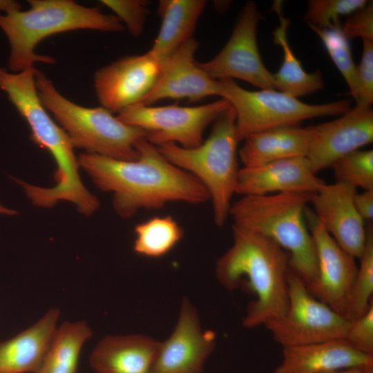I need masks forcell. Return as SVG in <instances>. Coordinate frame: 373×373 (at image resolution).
I'll use <instances>...</instances> for the list:
<instances>
[{"instance_id": "obj_1", "label": "cell", "mask_w": 373, "mask_h": 373, "mask_svg": "<svg viewBox=\"0 0 373 373\" xmlns=\"http://www.w3.org/2000/svg\"><path fill=\"white\" fill-rule=\"evenodd\" d=\"M136 160L81 153L77 160L96 186L113 194V207L122 218L139 210L158 209L170 202L202 204L210 200L204 186L191 174L168 161L145 138L135 144Z\"/></svg>"}, {"instance_id": "obj_2", "label": "cell", "mask_w": 373, "mask_h": 373, "mask_svg": "<svg viewBox=\"0 0 373 373\" xmlns=\"http://www.w3.org/2000/svg\"><path fill=\"white\" fill-rule=\"evenodd\" d=\"M34 70L32 67L14 74L0 67V89L28 124L32 141L54 158L57 184L52 188H43L14 179L35 205L52 207L58 201L66 200L75 204L81 213L91 215L99 202L80 178L78 160L69 137L50 117L39 98Z\"/></svg>"}, {"instance_id": "obj_3", "label": "cell", "mask_w": 373, "mask_h": 373, "mask_svg": "<svg viewBox=\"0 0 373 373\" xmlns=\"http://www.w3.org/2000/svg\"><path fill=\"white\" fill-rule=\"evenodd\" d=\"M231 247L217 260L216 276L225 289L240 285L256 298L247 306L242 325L253 328L282 318L288 307L289 254L271 239L235 225Z\"/></svg>"}, {"instance_id": "obj_4", "label": "cell", "mask_w": 373, "mask_h": 373, "mask_svg": "<svg viewBox=\"0 0 373 373\" xmlns=\"http://www.w3.org/2000/svg\"><path fill=\"white\" fill-rule=\"evenodd\" d=\"M313 195L285 192L243 195L229 211L233 225L261 234L287 251L289 268L306 286L318 274L316 248L305 218Z\"/></svg>"}, {"instance_id": "obj_5", "label": "cell", "mask_w": 373, "mask_h": 373, "mask_svg": "<svg viewBox=\"0 0 373 373\" xmlns=\"http://www.w3.org/2000/svg\"><path fill=\"white\" fill-rule=\"evenodd\" d=\"M27 10L0 15V28L10 42V69L21 72L35 62L52 64L53 57L37 54L35 49L44 39L60 32L89 29L119 32L125 29L115 15L97 7H85L71 0H29Z\"/></svg>"}, {"instance_id": "obj_6", "label": "cell", "mask_w": 373, "mask_h": 373, "mask_svg": "<svg viewBox=\"0 0 373 373\" xmlns=\"http://www.w3.org/2000/svg\"><path fill=\"white\" fill-rule=\"evenodd\" d=\"M39 98L69 137L74 148L115 160L139 157L135 144L146 137L142 129L120 121L104 107L79 106L62 95L41 70H34Z\"/></svg>"}, {"instance_id": "obj_7", "label": "cell", "mask_w": 373, "mask_h": 373, "mask_svg": "<svg viewBox=\"0 0 373 373\" xmlns=\"http://www.w3.org/2000/svg\"><path fill=\"white\" fill-rule=\"evenodd\" d=\"M236 113L230 106L213 122L209 137L197 147L186 149L174 143L157 146L171 163L194 176L208 191L213 221L222 227L229 216L236 193L239 169Z\"/></svg>"}, {"instance_id": "obj_8", "label": "cell", "mask_w": 373, "mask_h": 373, "mask_svg": "<svg viewBox=\"0 0 373 373\" xmlns=\"http://www.w3.org/2000/svg\"><path fill=\"white\" fill-rule=\"evenodd\" d=\"M219 96L229 102L236 113L238 141L262 131L298 126L317 117L342 115L351 108L343 99L322 104H309L277 90L251 91L230 79H220Z\"/></svg>"}, {"instance_id": "obj_9", "label": "cell", "mask_w": 373, "mask_h": 373, "mask_svg": "<svg viewBox=\"0 0 373 373\" xmlns=\"http://www.w3.org/2000/svg\"><path fill=\"white\" fill-rule=\"evenodd\" d=\"M288 307L263 326L282 347L345 338L351 321L315 298L291 269L287 274Z\"/></svg>"}, {"instance_id": "obj_10", "label": "cell", "mask_w": 373, "mask_h": 373, "mask_svg": "<svg viewBox=\"0 0 373 373\" xmlns=\"http://www.w3.org/2000/svg\"><path fill=\"white\" fill-rule=\"evenodd\" d=\"M229 106L223 98L197 106L134 105L116 117L145 131V139L155 146L174 143L191 149L202 143L207 127Z\"/></svg>"}, {"instance_id": "obj_11", "label": "cell", "mask_w": 373, "mask_h": 373, "mask_svg": "<svg viewBox=\"0 0 373 373\" xmlns=\"http://www.w3.org/2000/svg\"><path fill=\"white\" fill-rule=\"evenodd\" d=\"M260 19L255 3H246L223 48L209 61H197L198 65L214 79H239L261 89L277 90L274 75L264 65L257 45Z\"/></svg>"}, {"instance_id": "obj_12", "label": "cell", "mask_w": 373, "mask_h": 373, "mask_svg": "<svg viewBox=\"0 0 373 373\" xmlns=\"http://www.w3.org/2000/svg\"><path fill=\"white\" fill-rule=\"evenodd\" d=\"M305 218L318 261L317 276L307 288L315 298L346 318L358 271L355 258L340 247L313 211L307 209Z\"/></svg>"}, {"instance_id": "obj_13", "label": "cell", "mask_w": 373, "mask_h": 373, "mask_svg": "<svg viewBox=\"0 0 373 373\" xmlns=\"http://www.w3.org/2000/svg\"><path fill=\"white\" fill-rule=\"evenodd\" d=\"M163 64L148 52L124 56L98 69L94 86L102 107L119 113L139 103L153 88Z\"/></svg>"}, {"instance_id": "obj_14", "label": "cell", "mask_w": 373, "mask_h": 373, "mask_svg": "<svg viewBox=\"0 0 373 373\" xmlns=\"http://www.w3.org/2000/svg\"><path fill=\"white\" fill-rule=\"evenodd\" d=\"M216 344V333L202 329L196 308L184 298L174 330L160 342L151 373H203Z\"/></svg>"}, {"instance_id": "obj_15", "label": "cell", "mask_w": 373, "mask_h": 373, "mask_svg": "<svg viewBox=\"0 0 373 373\" xmlns=\"http://www.w3.org/2000/svg\"><path fill=\"white\" fill-rule=\"evenodd\" d=\"M307 158L313 171L332 166L338 159L373 141V111L355 106L339 118L308 126Z\"/></svg>"}, {"instance_id": "obj_16", "label": "cell", "mask_w": 373, "mask_h": 373, "mask_svg": "<svg viewBox=\"0 0 373 373\" xmlns=\"http://www.w3.org/2000/svg\"><path fill=\"white\" fill-rule=\"evenodd\" d=\"M198 47V41L193 37L171 55L164 62L153 88L135 105L151 106L164 99H185L194 102L219 95L220 81L211 78L195 60Z\"/></svg>"}, {"instance_id": "obj_17", "label": "cell", "mask_w": 373, "mask_h": 373, "mask_svg": "<svg viewBox=\"0 0 373 373\" xmlns=\"http://www.w3.org/2000/svg\"><path fill=\"white\" fill-rule=\"evenodd\" d=\"M356 189L341 182L325 184L314 193V213L340 247L354 258L363 254L367 238L365 221L354 204Z\"/></svg>"}, {"instance_id": "obj_18", "label": "cell", "mask_w": 373, "mask_h": 373, "mask_svg": "<svg viewBox=\"0 0 373 373\" xmlns=\"http://www.w3.org/2000/svg\"><path fill=\"white\" fill-rule=\"evenodd\" d=\"M325 182L313 171L306 157L240 169L236 193L262 195L285 192H317Z\"/></svg>"}, {"instance_id": "obj_19", "label": "cell", "mask_w": 373, "mask_h": 373, "mask_svg": "<svg viewBox=\"0 0 373 373\" xmlns=\"http://www.w3.org/2000/svg\"><path fill=\"white\" fill-rule=\"evenodd\" d=\"M282 355L274 373H326L373 365V355L356 350L344 339L283 347Z\"/></svg>"}, {"instance_id": "obj_20", "label": "cell", "mask_w": 373, "mask_h": 373, "mask_svg": "<svg viewBox=\"0 0 373 373\" xmlns=\"http://www.w3.org/2000/svg\"><path fill=\"white\" fill-rule=\"evenodd\" d=\"M160 341L142 334L106 336L92 352L96 373H151Z\"/></svg>"}, {"instance_id": "obj_21", "label": "cell", "mask_w": 373, "mask_h": 373, "mask_svg": "<svg viewBox=\"0 0 373 373\" xmlns=\"http://www.w3.org/2000/svg\"><path fill=\"white\" fill-rule=\"evenodd\" d=\"M59 310L49 309L37 322L0 343V373H35L57 329Z\"/></svg>"}, {"instance_id": "obj_22", "label": "cell", "mask_w": 373, "mask_h": 373, "mask_svg": "<svg viewBox=\"0 0 373 373\" xmlns=\"http://www.w3.org/2000/svg\"><path fill=\"white\" fill-rule=\"evenodd\" d=\"M310 133L298 126L274 128L247 137L238 151L243 167H255L278 160L306 157Z\"/></svg>"}, {"instance_id": "obj_23", "label": "cell", "mask_w": 373, "mask_h": 373, "mask_svg": "<svg viewBox=\"0 0 373 373\" xmlns=\"http://www.w3.org/2000/svg\"><path fill=\"white\" fill-rule=\"evenodd\" d=\"M205 0H160L157 13L161 26L148 52L162 64L178 48L193 38Z\"/></svg>"}, {"instance_id": "obj_24", "label": "cell", "mask_w": 373, "mask_h": 373, "mask_svg": "<svg viewBox=\"0 0 373 373\" xmlns=\"http://www.w3.org/2000/svg\"><path fill=\"white\" fill-rule=\"evenodd\" d=\"M271 8L279 19V25L273 33L274 42L283 51L281 66L277 73H273L277 90L298 98L323 89L324 82L321 71L307 73L289 46L287 29L290 21L283 15L282 1H274Z\"/></svg>"}, {"instance_id": "obj_25", "label": "cell", "mask_w": 373, "mask_h": 373, "mask_svg": "<svg viewBox=\"0 0 373 373\" xmlns=\"http://www.w3.org/2000/svg\"><path fill=\"white\" fill-rule=\"evenodd\" d=\"M92 335L85 321L63 323L57 328L35 373H77L82 348Z\"/></svg>"}, {"instance_id": "obj_26", "label": "cell", "mask_w": 373, "mask_h": 373, "mask_svg": "<svg viewBox=\"0 0 373 373\" xmlns=\"http://www.w3.org/2000/svg\"><path fill=\"white\" fill-rule=\"evenodd\" d=\"M134 251L141 256L162 258L171 252L184 236V230L171 216H156L134 228Z\"/></svg>"}, {"instance_id": "obj_27", "label": "cell", "mask_w": 373, "mask_h": 373, "mask_svg": "<svg viewBox=\"0 0 373 373\" xmlns=\"http://www.w3.org/2000/svg\"><path fill=\"white\" fill-rule=\"evenodd\" d=\"M354 280L346 318L354 321L370 307L373 294V229L367 227V238Z\"/></svg>"}, {"instance_id": "obj_28", "label": "cell", "mask_w": 373, "mask_h": 373, "mask_svg": "<svg viewBox=\"0 0 373 373\" xmlns=\"http://www.w3.org/2000/svg\"><path fill=\"white\" fill-rule=\"evenodd\" d=\"M311 28L321 39L327 53L347 82L350 92L356 101L358 95L356 66L353 61L349 39L343 33L341 26L323 30Z\"/></svg>"}, {"instance_id": "obj_29", "label": "cell", "mask_w": 373, "mask_h": 373, "mask_svg": "<svg viewBox=\"0 0 373 373\" xmlns=\"http://www.w3.org/2000/svg\"><path fill=\"white\" fill-rule=\"evenodd\" d=\"M336 182L363 190L373 189V151L357 150L336 160L332 166Z\"/></svg>"}, {"instance_id": "obj_30", "label": "cell", "mask_w": 373, "mask_h": 373, "mask_svg": "<svg viewBox=\"0 0 373 373\" xmlns=\"http://www.w3.org/2000/svg\"><path fill=\"white\" fill-rule=\"evenodd\" d=\"M366 0H310L304 21L319 30L341 26L340 17L350 15L366 4Z\"/></svg>"}, {"instance_id": "obj_31", "label": "cell", "mask_w": 373, "mask_h": 373, "mask_svg": "<svg viewBox=\"0 0 373 373\" xmlns=\"http://www.w3.org/2000/svg\"><path fill=\"white\" fill-rule=\"evenodd\" d=\"M111 9L131 35L140 36L149 14V2L144 0H102Z\"/></svg>"}, {"instance_id": "obj_32", "label": "cell", "mask_w": 373, "mask_h": 373, "mask_svg": "<svg viewBox=\"0 0 373 373\" xmlns=\"http://www.w3.org/2000/svg\"><path fill=\"white\" fill-rule=\"evenodd\" d=\"M356 70L358 87L356 106L370 107L373 102V41L363 40L362 55Z\"/></svg>"}, {"instance_id": "obj_33", "label": "cell", "mask_w": 373, "mask_h": 373, "mask_svg": "<svg viewBox=\"0 0 373 373\" xmlns=\"http://www.w3.org/2000/svg\"><path fill=\"white\" fill-rule=\"evenodd\" d=\"M345 340L356 350L373 355V303L364 314L351 321Z\"/></svg>"}, {"instance_id": "obj_34", "label": "cell", "mask_w": 373, "mask_h": 373, "mask_svg": "<svg viewBox=\"0 0 373 373\" xmlns=\"http://www.w3.org/2000/svg\"><path fill=\"white\" fill-rule=\"evenodd\" d=\"M341 30L347 38L361 37L373 41V3L367 1L345 20Z\"/></svg>"}, {"instance_id": "obj_35", "label": "cell", "mask_w": 373, "mask_h": 373, "mask_svg": "<svg viewBox=\"0 0 373 373\" xmlns=\"http://www.w3.org/2000/svg\"><path fill=\"white\" fill-rule=\"evenodd\" d=\"M354 204L359 216L364 221H370L373 218V189L364 190L355 193Z\"/></svg>"}, {"instance_id": "obj_36", "label": "cell", "mask_w": 373, "mask_h": 373, "mask_svg": "<svg viewBox=\"0 0 373 373\" xmlns=\"http://www.w3.org/2000/svg\"><path fill=\"white\" fill-rule=\"evenodd\" d=\"M21 5L13 1H0V10H3L6 14L17 10H21Z\"/></svg>"}, {"instance_id": "obj_37", "label": "cell", "mask_w": 373, "mask_h": 373, "mask_svg": "<svg viewBox=\"0 0 373 373\" xmlns=\"http://www.w3.org/2000/svg\"><path fill=\"white\" fill-rule=\"evenodd\" d=\"M365 367H355L329 372L326 373H365Z\"/></svg>"}, {"instance_id": "obj_38", "label": "cell", "mask_w": 373, "mask_h": 373, "mask_svg": "<svg viewBox=\"0 0 373 373\" xmlns=\"http://www.w3.org/2000/svg\"><path fill=\"white\" fill-rule=\"evenodd\" d=\"M0 214H5L8 216H13L17 214V212L15 210L8 209L4 206H3L0 203Z\"/></svg>"}, {"instance_id": "obj_39", "label": "cell", "mask_w": 373, "mask_h": 373, "mask_svg": "<svg viewBox=\"0 0 373 373\" xmlns=\"http://www.w3.org/2000/svg\"><path fill=\"white\" fill-rule=\"evenodd\" d=\"M365 373H373V365L367 366L365 370Z\"/></svg>"}]
</instances>
